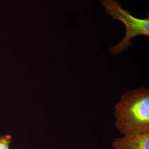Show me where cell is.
I'll return each mask as SVG.
<instances>
[{
    "mask_svg": "<svg viewBox=\"0 0 149 149\" xmlns=\"http://www.w3.org/2000/svg\"><path fill=\"white\" fill-rule=\"evenodd\" d=\"M12 141L11 135H3L0 136V149H11L10 145Z\"/></svg>",
    "mask_w": 149,
    "mask_h": 149,
    "instance_id": "cell-4",
    "label": "cell"
},
{
    "mask_svg": "<svg viewBox=\"0 0 149 149\" xmlns=\"http://www.w3.org/2000/svg\"><path fill=\"white\" fill-rule=\"evenodd\" d=\"M107 13L113 18L122 22L126 27V33L122 40L110 48V52L118 55L132 45L130 40L138 36H149V18L139 19L124 10L116 0H101Z\"/></svg>",
    "mask_w": 149,
    "mask_h": 149,
    "instance_id": "cell-2",
    "label": "cell"
},
{
    "mask_svg": "<svg viewBox=\"0 0 149 149\" xmlns=\"http://www.w3.org/2000/svg\"><path fill=\"white\" fill-rule=\"evenodd\" d=\"M114 127L122 135L149 133V88L124 93L114 107Z\"/></svg>",
    "mask_w": 149,
    "mask_h": 149,
    "instance_id": "cell-1",
    "label": "cell"
},
{
    "mask_svg": "<svg viewBox=\"0 0 149 149\" xmlns=\"http://www.w3.org/2000/svg\"><path fill=\"white\" fill-rule=\"evenodd\" d=\"M112 145L114 149H149V133L123 135Z\"/></svg>",
    "mask_w": 149,
    "mask_h": 149,
    "instance_id": "cell-3",
    "label": "cell"
}]
</instances>
